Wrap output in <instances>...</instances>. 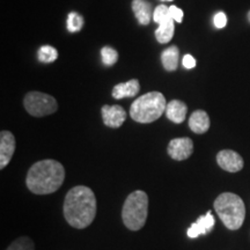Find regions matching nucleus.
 <instances>
[{
	"label": "nucleus",
	"mask_w": 250,
	"mask_h": 250,
	"mask_svg": "<svg viewBox=\"0 0 250 250\" xmlns=\"http://www.w3.org/2000/svg\"><path fill=\"white\" fill-rule=\"evenodd\" d=\"M210 117L204 110H196L189 118V127L193 133L203 134L210 129Z\"/></svg>",
	"instance_id": "obj_13"
},
{
	"label": "nucleus",
	"mask_w": 250,
	"mask_h": 250,
	"mask_svg": "<svg viewBox=\"0 0 250 250\" xmlns=\"http://www.w3.org/2000/svg\"><path fill=\"white\" fill-rule=\"evenodd\" d=\"M96 197L93 190L85 186L72 188L66 193L62 205L65 220L78 229H83L93 223L96 215Z\"/></svg>",
	"instance_id": "obj_1"
},
{
	"label": "nucleus",
	"mask_w": 250,
	"mask_h": 250,
	"mask_svg": "<svg viewBox=\"0 0 250 250\" xmlns=\"http://www.w3.org/2000/svg\"><path fill=\"white\" fill-rule=\"evenodd\" d=\"M101 57L102 62L105 66H111V65L116 64L118 61V52L110 46H104L101 49Z\"/></svg>",
	"instance_id": "obj_22"
},
{
	"label": "nucleus",
	"mask_w": 250,
	"mask_h": 250,
	"mask_svg": "<svg viewBox=\"0 0 250 250\" xmlns=\"http://www.w3.org/2000/svg\"><path fill=\"white\" fill-rule=\"evenodd\" d=\"M188 107L183 101L180 100H171L170 102L167 103L166 108V116L169 121L175 124H181L186 121L187 118Z\"/></svg>",
	"instance_id": "obj_12"
},
{
	"label": "nucleus",
	"mask_w": 250,
	"mask_h": 250,
	"mask_svg": "<svg viewBox=\"0 0 250 250\" xmlns=\"http://www.w3.org/2000/svg\"><path fill=\"white\" fill-rule=\"evenodd\" d=\"M148 214V196L145 191L137 190L131 192L125 199L123 210H122V219L123 224L127 229L137 230L142 229L145 226Z\"/></svg>",
	"instance_id": "obj_5"
},
{
	"label": "nucleus",
	"mask_w": 250,
	"mask_h": 250,
	"mask_svg": "<svg viewBox=\"0 0 250 250\" xmlns=\"http://www.w3.org/2000/svg\"><path fill=\"white\" fill-rule=\"evenodd\" d=\"M173 19L170 13L169 7H167L166 5H160L158 6L153 12V21L158 24H162L167 21H169Z\"/></svg>",
	"instance_id": "obj_18"
},
{
	"label": "nucleus",
	"mask_w": 250,
	"mask_h": 250,
	"mask_svg": "<svg viewBox=\"0 0 250 250\" xmlns=\"http://www.w3.org/2000/svg\"><path fill=\"white\" fill-rule=\"evenodd\" d=\"M23 105L27 112L34 117H44L55 114L58 103L54 96L42 92H29L24 96Z\"/></svg>",
	"instance_id": "obj_6"
},
{
	"label": "nucleus",
	"mask_w": 250,
	"mask_h": 250,
	"mask_svg": "<svg viewBox=\"0 0 250 250\" xmlns=\"http://www.w3.org/2000/svg\"><path fill=\"white\" fill-rule=\"evenodd\" d=\"M169 9H170L171 17H173L174 20L176 21V22L182 23V21H183V12H182V9L179 8V7H176V6H174V5L170 6Z\"/></svg>",
	"instance_id": "obj_24"
},
{
	"label": "nucleus",
	"mask_w": 250,
	"mask_h": 250,
	"mask_svg": "<svg viewBox=\"0 0 250 250\" xmlns=\"http://www.w3.org/2000/svg\"><path fill=\"white\" fill-rule=\"evenodd\" d=\"M167 1H173V0H167Z\"/></svg>",
	"instance_id": "obj_27"
},
{
	"label": "nucleus",
	"mask_w": 250,
	"mask_h": 250,
	"mask_svg": "<svg viewBox=\"0 0 250 250\" xmlns=\"http://www.w3.org/2000/svg\"><path fill=\"white\" fill-rule=\"evenodd\" d=\"M58 58V51L51 45H43L39 50V59L42 62H52Z\"/></svg>",
	"instance_id": "obj_19"
},
{
	"label": "nucleus",
	"mask_w": 250,
	"mask_h": 250,
	"mask_svg": "<svg viewBox=\"0 0 250 250\" xmlns=\"http://www.w3.org/2000/svg\"><path fill=\"white\" fill-rule=\"evenodd\" d=\"M166 108L167 102L162 93L149 92L134 100L130 108V116L138 123H153L166 112Z\"/></svg>",
	"instance_id": "obj_4"
},
{
	"label": "nucleus",
	"mask_w": 250,
	"mask_h": 250,
	"mask_svg": "<svg viewBox=\"0 0 250 250\" xmlns=\"http://www.w3.org/2000/svg\"><path fill=\"white\" fill-rule=\"evenodd\" d=\"M15 152L14 134L2 130L0 132V169H4L11 162Z\"/></svg>",
	"instance_id": "obj_10"
},
{
	"label": "nucleus",
	"mask_w": 250,
	"mask_h": 250,
	"mask_svg": "<svg viewBox=\"0 0 250 250\" xmlns=\"http://www.w3.org/2000/svg\"><path fill=\"white\" fill-rule=\"evenodd\" d=\"M140 90V83L137 79L118 83L112 88V98L121 100L124 98H134Z\"/></svg>",
	"instance_id": "obj_14"
},
{
	"label": "nucleus",
	"mask_w": 250,
	"mask_h": 250,
	"mask_svg": "<svg viewBox=\"0 0 250 250\" xmlns=\"http://www.w3.org/2000/svg\"><path fill=\"white\" fill-rule=\"evenodd\" d=\"M214 217L212 215L211 211H208L205 215L197 219L196 223H193L191 226L189 227V229H188L187 232L188 236L191 237V239H196V237L201 235H205V234L211 232L212 228L214 227Z\"/></svg>",
	"instance_id": "obj_11"
},
{
	"label": "nucleus",
	"mask_w": 250,
	"mask_h": 250,
	"mask_svg": "<svg viewBox=\"0 0 250 250\" xmlns=\"http://www.w3.org/2000/svg\"><path fill=\"white\" fill-rule=\"evenodd\" d=\"M168 155L170 156L173 160L183 161L190 158V155L193 153V143L192 140L188 137L183 138H175L170 140L167 147Z\"/></svg>",
	"instance_id": "obj_7"
},
{
	"label": "nucleus",
	"mask_w": 250,
	"mask_h": 250,
	"mask_svg": "<svg viewBox=\"0 0 250 250\" xmlns=\"http://www.w3.org/2000/svg\"><path fill=\"white\" fill-rule=\"evenodd\" d=\"M183 66L186 68H193L196 66V59L191 55H186L183 57Z\"/></svg>",
	"instance_id": "obj_25"
},
{
	"label": "nucleus",
	"mask_w": 250,
	"mask_h": 250,
	"mask_svg": "<svg viewBox=\"0 0 250 250\" xmlns=\"http://www.w3.org/2000/svg\"><path fill=\"white\" fill-rule=\"evenodd\" d=\"M175 20L167 21V22L159 24L158 29L155 30V39L159 43L161 44H166V43H169L171 39L174 37V31H175Z\"/></svg>",
	"instance_id": "obj_17"
},
{
	"label": "nucleus",
	"mask_w": 250,
	"mask_h": 250,
	"mask_svg": "<svg viewBox=\"0 0 250 250\" xmlns=\"http://www.w3.org/2000/svg\"><path fill=\"white\" fill-rule=\"evenodd\" d=\"M214 210L228 229L236 230L246 218V206L242 198L233 192H224L214 201Z\"/></svg>",
	"instance_id": "obj_3"
},
{
	"label": "nucleus",
	"mask_w": 250,
	"mask_h": 250,
	"mask_svg": "<svg viewBox=\"0 0 250 250\" xmlns=\"http://www.w3.org/2000/svg\"><path fill=\"white\" fill-rule=\"evenodd\" d=\"M227 24V17L226 14L223 13V12H219L218 14H215L214 17V26L221 29Z\"/></svg>",
	"instance_id": "obj_23"
},
{
	"label": "nucleus",
	"mask_w": 250,
	"mask_h": 250,
	"mask_svg": "<svg viewBox=\"0 0 250 250\" xmlns=\"http://www.w3.org/2000/svg\"><path fill=\"white\" fill-rule=\"evenodd\" d=\"M83 18L80 14L72 12L67 17V29L71 33H77L83 29Z\"/></svg>",
	"instance_id": "obj_21"
},
{
	"label": "nucleus",
	"mask_w": 250,
	"mask_h": 250,
	"mask_svg": "<svg viewBox=\"0 0 250 250\" xmlns=\"http://www.w3.org/2000/svg\"><path fill=\"white\" fill-rule=\"evenodd\" d=\"M65 180L64 166L61 162L46 159L37 161L29 168L26 186L35 195H50L56 192Z\"/></svg>",
	"instance_id": "obj_2"
},
{
	"label": "nucleus",
	"mask_w": 250,
	"mask_h": 250,
	"mask_svg": "<svg viewBox=\"0 0 250 250\" xmlns=\"http://www.w3.org/2000/svg\"><path fill=\"white\" fill-rule=\"evenodd\" d=\"M6 250H34V242L30 237L21 236L12 242Z\"/></svg>",
	"instance_id": "obj_20"
},
{
	"label": "nucleus",
	"mask_w": 250,
	"mask_h": 250,
	"mask_svg": "<svg viewBox=\"0 0 250 250\" xmlns=\"http://www.w3.org/2000/svg\"><path fill=\"white\" fill-rule=\"evenodd\" d=\"M102 121L104 125L111 129L121 127L126 120V112L121 105H103L101 108Z\"/></svg>",
	"instance_id": "obj_9"
},
{
	"label": "nucleus",
	"mask_w": 250,
	"mask_h": 250,
	"mask_svg": "<svg viewBox=\"0 0 250 250\" xmlns=\"http://www.w3.org/2000/svg\"><path fill=\"white\" fill-rule=\"evenodd\" d=\"M132 11L142 26H147L153 18L152 5L146 0H133Z\"/></svg>",
	"instance_id": "obj_15"
},
{
	"label": "nucleus",
	"mask_w": 250,
	"mask_h": 250,
	"mask_svg": "<svg viewBox=\"0 0 250 250\" xmlns=\"http://www.w3.org/2000/svg\"><path fill=\"white\" fill-rule=\"evenodd\" d=\"M247 19H248V21L250 22V11L248 12V14H247Z\"/></svg>",
	"instance_id": "obj_26"
},
{
	"label": "nucleus",
	"mask_w": 250,
	"mask_h": 250,
	"mask_svg": "<svg viewBox=\"0 0 250 250\" xmlns=\"http://www.w3.org/2000/svg\"><path fill=\"white\" fill-rule=\"evenodd\" d=\"M217 162L221 169L228 173H237L242 170L245 161L242 156L232 149H223L217 154Z\"/></svg>",
	"instance_id": "obj_8"
},
{
	"label": "nucleus",
	"mask_w": 250,
	"mask_h": 250,
	"mask_svg": "<svg viewBox=\"0 0 250 250\" xmlns=\"http://www.w3.org/2000/svg\"><path fill=\"white\" fill-rule=\"evenodd\" d=\"M161 62L164 65V68L168 72L176 71L179 67L180 62V50L177 46L171 45L167 48L161 54Z\"/></svg>",
	"instance_id": "obj_16"
}]
</instances>
